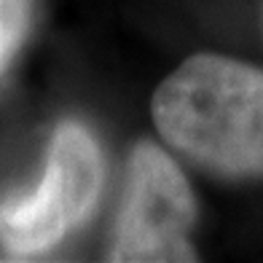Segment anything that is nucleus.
Masks as SVG:
<instances>
[{"mask_svg": "<svg viewBox=\"0 0 263 263\" xmlns=\"http://www.w3.org/2000/svg\"><path fill=\"white\" fill-rule=\"evenodd\" d=\"M161 140L220 180H263V70L223 54H194L151 100Z\"/></svg>", "mask_w": 263, "mask_h": 263, "instance_id": "obj_1", "label": "nucleus"}, {"mask_svg": "<svg viewBox=\"0 0 263 263\" xmlns=\"http://www.w3.org/2000/svg\"><path fill=\"white\" fill-rule=\"evenodd\" d=\"M102 153L91 132L62 121L49 142L46 170L30 194L0 199V247L16 258L51 250L97 207Z\"/></svg>", "mask_w": 263, "mask_h": 263, "instance_id": "obj_2", "label": "nucleus"}, {"mask_svg": "<svg viewBox=\"0 0 263 263\" xmlns=\"http://www.w3.org/2000/svg\"><path fill=\"white\" fill-rule=\"evenodd\" d=\"M196 196L177 161L156 142H137L126 166V191L116 215L107 260L177 263L196 260L191 231Z\"/></svg>", "mask_w": 263, "mask_h": 263, "instance_id": "obj_3", "label": "nucleus"}, {"mask_svg": "<svg viewBox=\"0 0 263 263\" xmlns=\"http://www.w3.org/2000/svg\"><path fill=\"white\" fill-rule=\"evenodd\" d=\"M35 0H0V76L6 73L32 25Z\"/></svg>", "mask_w": 263, "mask_h": 263, "instance_id": "obj_4", "label": "nucleus"}]
</instances>
